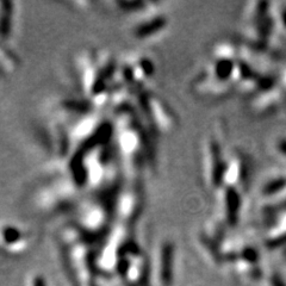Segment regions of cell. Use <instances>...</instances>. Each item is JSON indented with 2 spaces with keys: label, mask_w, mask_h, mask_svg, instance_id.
Masks as SVG:
<instances>
[{
  "label": "cell",
  "mask_w": 286,
  "mask_h": 286,
  "mask_svg": "<svg viewBox=\"0 0 286 286\" xmlns=\"http://www.w3.org/2000/svg\"><path fill=\"white\" fill-rule=\"evenodd\" d=\"M33 286H46V282L42 278H37L35 280V284H33Z\"/></svg>",
  "instance_id": "2"
},
{
  "label": "cell",
  "mask_w": 286,
  "mask_h": 286,
  "mask_svg": "<svg viewBox=\"0 0 286 286\" xmlns=\"http://www.w3.org/2000/svg\"><path fill=\"white\" fill-rule=\"evenodd\" d=\"M172 251L171 247H166L164 252V259H162V279L165 281V285L170 286L172 280Z\"/></svg>",
  "instance_id": "1"
}]
</instances>
